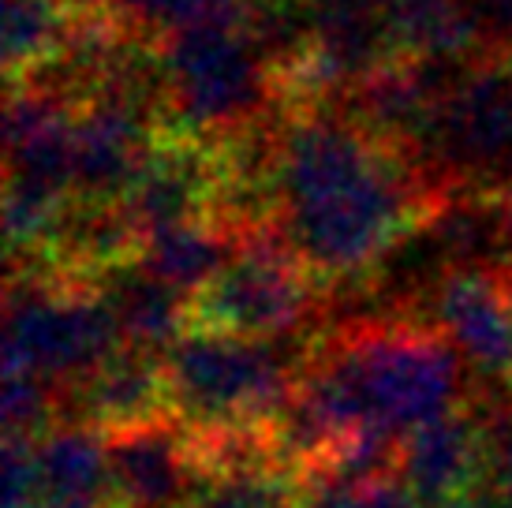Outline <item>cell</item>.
Wrapping results in <instances>:
<instances>
[{
  "label": "cell",
  "mask_w": 512,
  "mask_h": 508,
  "mask_svg": "<svg viewBox=\"0 0 512 508\" xmlns=\"http://www.w3.org/2000/svg\"><path fill=\"white\" fill-rule=\"evenodd\" d=\"M120 348V325L98 288L8 273L4 374H34L72 389Z\"/></svg>",
  "instance_id": "4"
},
{
  "label": "cell",
  "mask_w": 512,
  "mask_h": 508,
  "mask_svg": "<svg viewBox=\"0 0 512 508\" xmlns=\"http://www.w3.org/2000/svg\"><path fill=\"white\" fill-rule=\"evenodd\" d=\"M430 172L453 195L512 187V38L490 34L456 64L430 150Z\"/></svg>",
  "instance_id": "5"
},
{
  "label": "cell",
  "mask_w": 512,
  "mask_h": 508,
  "mask_svg": "<svg viewBox=\"0 0 512 508\" xmlns=\"http://www.w3.org/2000/svg\"><path fill=\"white\" fill-rule=\"evenodd\" d=\"M105 445L113 490L124 508H191L206 471L195 434L180 419L109 434Z\"/></svg>",
  "instance_id": "9"
},
{
  "label": "cell",
  "mask_w": 512,
  "mask_h": 508,
  "mask_svg": "<svg viewBox=\"0 0 512 508\" xmlns=\"http://www.w3.org/2000/svg\"><path fill=\"white\" fill-rule=\"evenodd\" d=\"M42 494H116L105 434L83 423H60L30 445Z\"/></svg>",
  "instance_id": "15"
},
{
  "label": "cell",
  "mask_w": 512,
  "mask_h": 508,
  "mask_svg": "<svg viewBox=\"0 0 512 508\" xmlns=\"http://www.w3.org/2000/svg\"><path fill=\"white\" fill-rule=\"evenodd\" d=\"M34 508H124L116 494H42Z\"/></svg>",
  "instance_id": "21"
},
{
  "label": "cell",
  "mask_w": 512,
  "mask_h": 508,
  "mask_svg": "<svg viewBox=\"0 0 512 508\" xmlns=\"http://www.w3.org/2000/svg\"><path fill=\"white\" fill-rule=\"evenodd\" d=\"M165 127L221 139L277 109L270 60L247 30H176L161 38Z\"/></svg>",
  "instance_id": "3"
},
{
  "label": "cell",
  "mask_w": 512,
  "mask_h": 508,
  "mask_svg": "<svg viewBox=\"0 0 512 508\" xmlns=\"http://www.w3.org/2000/svg\"><path fill=\"white\" fill-rule=\"evenodd\" d=\"M307 344L184 333L165 352L176 419L195 434H247L285 411Z\"/></svg>",
  "instance_id": "2"
},
{
  "label": "cell",
  "mask_w": 512,
  "mask_h": 508,
  "mask_svg": "<svg viewBox=\"0 0 512 508\" xmlns=\"http://www.w3.org/2000/svg\"><path fill=\"white\" fill-rule=\"evenodd\" d=\"M397 479L419 501L464 505L486 486V430L479 404H460L400 441Z\"/></svg>",
  "instance_id": "10"
},
{
  "label": "cell",
  "mask_w": 512,
  "mask_h": 508,
  "mask_svg": "<svg viewBox=\"0 0 512 508\" xmlns=\"http://www.w3.org/2000/svg\"><path fill=\"white\" fill-rule=\"evenodd\" d=\"M191 508H299V479L273 460L206 471Z\"/></svg>",
  "instance_id": "17"
},
{
  "label": "cell",
  "mask_w": 512,
  "mask_h": 508,
  "mask_svg": "<svg viewBox=\"0 0 512 508\" xmlns=\"http://www.w3.org/2000/svg\"><path fill=\"white\" fill-rule=\"evenodd\" d=\"M68 408L98 434H124L135 426L176 419L165 355L124 344L94 374L68 389Z\"/></svg>",
  "instance_id": "11"
},
{
  "label": "cell",
  "mask_w": 512,
  "mask_h": 508,
  "mask_svg": "<svg viewBox=\"0 0 512 508\" xmlns=\"http://www.w3.org/2000/svg\"><path fill=\"white\" fill-rule=\"evenodd\" d=\"M427 322L471 370L512 393V307L490 269H441L427 292Z\"/></svg>",
  "instance_id": "8"
},
{
  "label": "cell",
  "mask_w": 512,
  "mask_h": 508,
  "mask_svg": "<svg viewBox=\"0 0 512 508\" xmlns=\"http://www.w3.org/2000/svg\"><path fill=\"white\" fill-rule=\"evenodd\" d=\"M505 217H509V236H512V187L505 191Z\"/></svg>",
  "instance_id": "23"
},
{
  "label": "cell",
  "mask_w": 512,
  "mask_h": 508,
  "mask_svg": "<svg viewBox=\"0 0 512 508\" xmlns=\"http://www.w3.org/2000/svg\"><path fill=\"white\" fill-rule=\"evenodd\" d=\"M453 191L415 157L370 135L341 101L277 109L273 232L322 292L374 288Z\"/></svg>",
  "instance_id": "1"
},
{
  "label": "cell",
  "mask_w": 512,
  "mask_h": 508,
  "mask_svg": "<svg viewBox=\"0 0 512 508\" xmlns=\"http://www.w3.org/2000/svg\"><path fill=\"white\" fill-rule=\"evenodd\" d=\"M490 273H494V281H498L501 296L509 299V307H512V258H509V262H501L498 269H490Z\"/></svg>",
  "instance_id": "22"
},
{
  "label": "cell",
  "mask_w": 512,
  "mask_h": 508,
  "mask_svg": "<svg viewBox=\"0 0 512 508\" xmlns=\"http://www.w3.org/2000/svg\"><path fill=\"white\" fill-rule=\"evenodd\" d=\"M382 15L400 60H464L490 38L468 0H385Z\"/></svg>",
  "instance_id": "12"
},
{
  "label": "cell",
  "mask_w": 512,
  "mask_h": 508,
  "mask_svg": "<svg viewBox=\"0 0 512 508\" xmlns=\"http://www.w3.org/2000/svg\"><path fill=\"white\" fill-rule=\"evenodd\" d=\"M486 430V486L512 501V393L498 404H479Z\"/></svg>",
  "instance_id": "19"
},
{
  "label": "cell",
  "mask_w": 512,
  "mask_h": 508,
  "mask_svg": "<svg viewBox=\"0 0 512 508\" xmlns=\"http://www.w3.org/2000/svg\"><path fill=\"white\" fill-rule=\"evenodd\" d=\"M236 251H240V240L217 221H184V225L150 232L139 266L161 284L176 288L180 296H191Z\"/></svg>",
  "instance_id": "14"
},
{
  "label": "cell",
  "mask_w": 512,
  "mask_h": 508,
  "mask_svg": "<svg viewBox=\"0 0 512 508\" xmlns=\"http://www.w3.org/2000/svg\"><path fill=\"white\" fill-rule=\"evenodd\" d=\"M217 184L221 172L214 139L157 131L124 195V210L143 236L184 221H210Z\"/></svg>",
  "instance_id": "7"
},
{
  "label": "cell",
  "mask_w": 512,
  "mask_h": 508,
  "mask_svg": "<svg viewBox=\"0 0 512 508\" xmlns=\"http://www.w3.org/2000/svg\"><path fill=\"white\" fill-rule=\"evenodd\" d=\"M68 0H4V83H27L49 68L68 42Z\"/></svg>",
  "instance_id": "16"
},
{
  "label": "cell",
  "mask_w": 512,
  "mask_h": 508,
  "mask_svg": "<svg viewBox=\"0 0 512 508\" xmlns=\"http://www.w3.org/2000/svg\"><path fill=\"white\" fill-rule=\"evenodd\" d=\"M42 497V479L30 445H4V508H34Z\"/></svg>",
  "instance_id": "20"
},
{
  "label": "cell",
  "mask_w": 512,
  "mask_h": 508,
  "mask_svg": "<svg viewBox=\"0 0 512 508\" xmlns=\"http://www.w3.org/2000/svg\"><path fill=\"white\" fill-rule=\"evenodd\" d=\"M299 508H415V494L400 479L344 482L299 475Z\"/></svg>",
  "instance_id": "18"
},
{
  "label": "cell",
  "mask_w": 512,
  "mask_h": 508,
  "mask_svg": "<svg viewBox=\"0 0 512 508\" xmlns=\"http://www.w3.org/2000/svg\"><path fill=\"white\" fill-rule=\"evenodd\" d=\"M98 292L109 303L124 344L131 348L165 355L187 333V296L150 277L143 266L109 273L98 284Z\"/></svg>",
  "instance_id": "13"
},
{
  "label": "cell",
  "mask_w": 512,
  "mask_h": 508,
  "mask_svg": "<svg viewBox=\"0 0 512 508\" xmlns=\"http://www.w3.org/2000/svg\"><path fill=\"white\" fill-rule=\"evenodd\" d=\"M326 292L277 232H255L210 281L187 296V333L281 340L311 322Z\"/></svg>",
  "instance_id": "6"
}]
</instances>
